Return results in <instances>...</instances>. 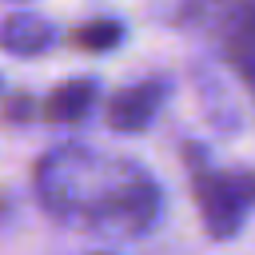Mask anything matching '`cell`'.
<instances>
[{"label":"cell","mask_w":255,"mask_h":255,"mask_svg":"<svg viewBox=\"0 0 255 255\" xmlns=\"http://www.w3.org/2000/svg\"><path fill=\"white\" fill-rule=\"evenodd\" d=\"M36 195L56 219L108 235H143L159 215V183L124 155L64 143L40 155Z\"/></svg>","instance_id":"6da1fadb"},{"label":"cell","mask_w":255,"mask_h":255,"mask_svg":"<svg viewBox=\"0 0 255 255\" xmlns=\"http://www.w3.org/2000/svg\"><path fill=\"white\" fill-rule=\"evenodd\" d=\"M191 199L199 207L207 239H231L255 211V171H219L207 163V151L199 143L183 147Z\"/></svg>","instance_id":"7a4b0ae2"},{"label":"cell","mask_w":255,"mask_h":255,"mask_svg":"<svg viewBox=\"0 0 255 255\" xmlns=\"http://www.w3.org/2000/svg\"><path fill=\"white\" fill-rule=\"evenodd\" d=\"M163 100H167V84L163 80L128 84V88H120L108 100V112H104L108 128H116V131H143L155 120V112L163 108Z\"/></svg>","instance_id":"3957f363"},{"label":"cell","mask_w":255,"mask_h":255,"mask_svg":"<svg viewBox=\"0 0 255 255\" xmlns=\"http://www.w3.org/2000/svg\"><path fill=\"white\" fill-rule=\"evenodd\" d=\"M223 56L231 72L255 92V0H239L223 20Z\"/></svg>","instance_id":"277c9868"},{"label":"cell","mask_w":255,"mask_h":255,"mask_svg":"<svg viewBox=\"0 0 255 255\" xmlns=\"http://www.w3.org/2000/svg\"><path fill=\"white\" fill-rule=\"evenodd\" d=\"M56 44V28L36 12H12L0 20V48L8 56H44Z\"/></svg>","instance_id":"5b68a950"},{"label":"cell","mask_w":255,"mask_h":255,"mask_svg":"<svg viewBox=\"0 0 255 255\" xmlns=\"http://www.w3.org/2000/svg\"><path fill=\"white\" fill-rule=\"evenodd\" d=\"M96 92H100V88H96V80H64V84H56V88L44 96L40 116H44L48 124H60V128L80 124V120L92 112Z\"/></svg>","instance_id":"8992f818"},{"label":"cell","mask_w":255,"mask_h":255,"mask_svg":"<svg viewBox=\"0 0 255 255\" xmlns=\"http://www.w3.org/2000/svg\"><path fill=\"white\" fill-rule=\"evenodd\" d=\"M68 44L80 48V52H112V48L124 44V24L108 20V16L104 20H88V24H80V28L68 32Z\"/></svg>","instance_id":"52a82bcc"},{"label":"cell","mask_w":255,"mask_h":255,"mask_svg":"<svg viewBox=\"0 0 255 255\" xmlns=\"http://www.w3.org/2000/svg\"><path fill=\"white\" fill-rule=\"evenodd\" d=\"M36 116V108H32V96L28 92H12L8 100H4V108H0V120H32Z\"/></svg>","instance_id":"ba28073f"}]
</instances>
